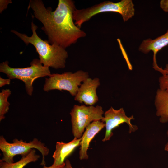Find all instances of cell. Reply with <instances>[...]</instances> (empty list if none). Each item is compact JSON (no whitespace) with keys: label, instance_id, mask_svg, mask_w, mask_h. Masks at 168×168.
I'll return each instance as SVG.
<instances>
[{"label":"cell","instance_id":"cell-1","mask_svg":"<svg viewBox=\"0 0 168 168\" xmlns=\"http://www.w3.org/2000/svg\"><path fill=\"white\" fill-rule=\"evenodd\" d=\"M31 8L32 17L43 24L41 29L48 38L49 44L60 46L65 49L76 43L86 33L74 22L73 13L76 9L72 0H59L55 10L46 8L41 0H30L28 7Z\"/></svg>","mask_w":168,"mask_h":168},{"label":"cell","instance_id":"cell-2","mask_svg":"<svg viewBox=\"0 0 168 168\" xmlns=\"http://www.w3.org/2000/svg\"><path fill=\"white\" fill-rule=\"evenodd\" d=\"M38 26L33 21L31 23L32 35H27L12 30L11 32L17 36L26 45H32L39 55L42 64L55 69H63L68 55L66 49L57 45L51 44L47 40H43L37 34Z\"/></svg>","mask_w":168,"mask_h":168},{"label":"cell","instance_id":"cell-3","mask_svg":"<svg viewBox=\"0 0 168 168\" xmlns=\"http://www.w3.org/2000/svg\"><path fill=\"white\" fill-rule=\"evenodd\" d=\"M134 6L131 0H122L117 2L105 1L86 8H76L73 12V19L75 25L81 28L84 23L94 16L100 13L113 12L120 14L125 22L134 16Z\"/></svg>","mask_w":168,"mask_h":168},{"label":"cell","instance_id":"cell-4","mask_svg":"<svg viewBox=\"0 0 168 168\" xmlns=\"http://www.w3.org/2000/svg\"><path fill=\"white\" fill-rule=\"evenodd\" d=\"M0 72L6 74L11 80L17 79L22 81L25 84L27 94L30 96L33 91L34 81L51 75L49 68L43 65L40 59L37 58L32 60L30 67L23 68L10 67L8 61H6L0 64Z\"/></svg>","mask_w":168,"mask_h":168},{"label":"cell","instance_id":"cell-5","mask_svg":"<svg viewBox=\"0 0 168 168\" xmlns=\"http://www.w3.org/2000/svg\"><path fill=\"white\" fill-rule=\"evenodd\" d=\"M33 149H37L41 153L42 158L40 164L45 166V157L49 154V149L37 138H34L29 142L15 138L10 143L3 136L0 137V149L3 153L2 160L7 163L14 162L13 158L15 156H25Z\"/></svg>","mask_w":168,"mask_h":168},{"label":"cell","instance_id":"cell-6","mask_svg":"<svg viewBox=\"0 0 168 168\" xmlns=\"http://www.w3.org/2000/svg\"><path fill=\"white\" fill-rule=\"evenodd\" d=\"M88 77V73L82 70L74 73L67 72L62 74H51L49 78H45L43 89L46 92L53 90H66L74 96L81 82Z\"/></svg>","mask_w":168,"mask_h":168},{"label":"cell","instance_id":"cell-7","mask_svg":"<svg viewBox=\"0 0 168 168\" xmlns=\"http://www.w3.org/2000/svg\"><path fill=\"white\" fill-rule=\"evenodd\" d=\"M104 113L100 106L75 105L70 113L74 138H81L85 129L89 124L93 121L101 120L103 119Z\"/></svg>","mask_w":168,"mask_h":168},{"label":"cell","instance_id":"cell-8","mask_svg":"<svg viewBox=\"0 0 168 168\" xmlns=\"http://www.w3.org/2000/svg\"><path fill=\"white\" fill-rule=\"evenodd\" d=\"M134 119L133 115L128 117L123 108L116 110L111 107L105 112L103 118L101 120L105 123L106 128L105 136L102 141L109 140L113 135L112 130L124 123H127L129 126L130 133L135 132L137 130V127L132 125L130 122L131 120Z\"/></svg>","mask_w":168,"mask_h":168},{"label":"cell","instance_id":"cell-9","mask_svg":"<svg viewBox=\"0 0 168 168\" xmlns=\"http://www.w3.org/2000/svg\"><path fill=\"white\" fill-rule=\"evenodd\" d=\"M100 85L99 78L88 77L80 86L74 100L86 105H93L99 100L96 91Z\"/></svg>","mask_w":168,"mask_h":168},{"label":"cell","instance_id":"cell-10","mask_svg":"<svg viewBox=\"0 0 168 168\" xmlns=\"http://www.w3.org/2000/svg\"><path fill=\"white\" fill-rule=\"evenodd\" d=\"M81 138L74 139L70 142L65 143L62 141L56 143L55 150L52 155L53 163L51 165L53 167H64L66 158L80 145Z\"/></svg>","mask_w":168,"mask_h":168},{"label":"cell","instance_id":"cell-11","mask_svg":"<svg viewBox=\"0 0 168 168\" xmlns=\"http://www.w3.org/2000/svg\"><path fill=\"white\" fill-rule=\"evenodd\" d=\"M105 127V123L100 120L92 122L86 128L81 138L79 152L80 160H87L88 159L87 151L90 142L96 134Z\"/></svg>","mask_w":168,"mask_h":168},{"label":"cell","instance_id":"cell-12","mask_svg":"<svg viewBox=\"0 0 168 168\" xmlns=\"http://www.w3.org/2000/svg\"><path fill=\"white\" fill-rule=\"evenodd\" d=\"M168 44V29L163 35L154 39L148 38L143 40L139 46V50L146 54L150 51L153 52V67L158 66L156 63V55L157 53Z\"/></svg>","mask_w":168,"mask_h":168},{"label":"cell","instance_id":"cell-13","mask_svg":"<svg viewBox=\"0 0 168 168\" xmlns=\"http://www.w3.org/2000/svg\"><path fill=\"white\" fill-rule=\"evenodd\" d=\"M156 115L162 123L168 122V91L158 89L155 100Z\"/></svg>","mask_w":168,"mask_h":168},{"label":"cell","instance_id":"cell-14","mask_svg":"<svg viewBox=\"0 0 168 168\" xmlns=\"http://www.w3.org/2000/svg\"><path fill=\"white\" fill-rule=\"evenodd\" d=\"M40 156L36 153L35 149H33L27 155L22 156L18 161L12 163H7L2 159L0 160V168H23L31 162H36Z\"/></svg>","mask_w":168,"mask_h":168},{"label":"cell","instance_id":"cell-15","mask_svg":"<svg viewBox=\"0 0 168 168\" xmlns=\"http://www.w3.org/2000/svg\"><path fill=\"white\" fill-rule=\"evenodd\" d=\"M9 89H2L0 93V121L5 118V115L9 110L10 103L7 99L11 94Z\"/></svg>","mask_w":168,"mask_h":168},{"label":"cell","instance_id":"cell-16","mask_svg":"<svg viewBox=\"0 0 168 168\" xmlns=\"http://www.w3.org/2000/svg\"><path fill=\"white\" fill-rule=\"evenodd\" d=\"M164 69L165 73L159 79V88L168 91V66Z\"/></svg>","mask_w":168,"mask_h":168},{"label":"cell","instance_id":"cell-17","mask_svg":"<svg viewBox=\"0 0 168 168\" xmlns=\"http://www.w3.org/2000/svg\"><path fill=\"white\" fill-rule=\"evenodd\" d=\"M12 3L11 0H0V13L7 8L9 4Z\"/></svg>","mask_w":168,"mask_h":168},{"label":"cell","instance_id":"cell-18","mask_svg":"<svg viewBox=\"0 0 168 168\" xmlns=\"http://www.w3.org/2000/svg\"><path fill=\"white\" fill-rule=\"evenodd\" d=\"M161 8L165 12H168V0H161L160 2Z\"/></svg>","mask_w":168,"mask_h":168},{"label":"cell","instance_id":"cell-19","mask_svg":"<svg viewBox=\"0 0 168 168\" xmlns=\"http://www.w3.org/2000/svg\"><path fill=\"white\" fill-rule=\"evenodd\" d=\"M11 82V79H4L0 77V87H2L6 85H9Z\"/></svg>","mask_w":168,"mask_h":168},{"label":"cell","instance_id":"cell-20","mask_svg":"<svg viewBox=\"0 0 168 168\" xmlns=\"http://www.w3.org/2000/svg\"><path fill=\"white\" fill-rule=\"evenodd\" d=\"M63 168H73L70 163V161L66 159L65 161V164L64 167Z\"/></svg>","mask_w":168,"mask_h":168},{"label":"cell","instance_id":"cell-21","mask_svg":"<svg viewBox=\"0 0 168 168\" xmlns=\"http://www.w3.org/2000/svg\"><path fill=\"white\" fill-rule=\"evenodd\" d=\"M167 134L168 138V130L167 132ZM164 150L168 152V141L167 143L165 145Z\"/></svg>","mask_w":168,"mask_h":168},{"label":"cell","instance_id":"cell-22","mask_svg":"<svg viewBox=\"0 0 168 168\" xmlns=\"http://www.w3.org/2000/svg\"><path fill=\"white\" fill-rule=\"evenodd\" d=\"M63 167L61 166H58V167H53L52 166H49L47 167L46 166H44V167L42 168H63Z\"/></svg>","mask_w":168,"mask_h":168}]
</instances>
